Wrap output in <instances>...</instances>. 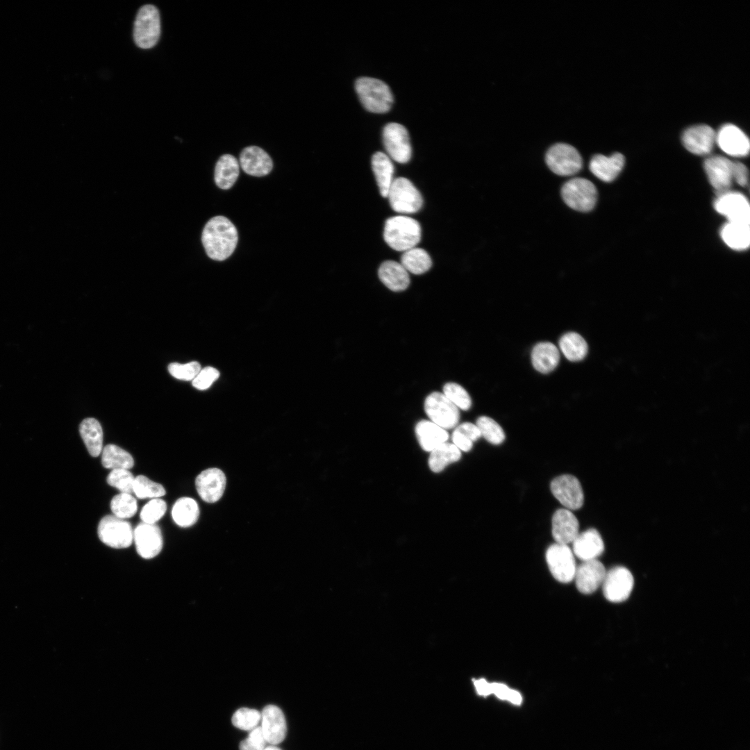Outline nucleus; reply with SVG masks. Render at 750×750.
<instances>
[{"mask_svg":"<svg viewBox=\"0 0 750 750\" xmlns=\"http://www.w3.org/2000/svg\"><path fill=\"white\" fill-rule=\"evenodd\" d=\"M238 241V231L226 217L215 216L206 224L201 242L206 253L212 260L222 261L233 253Z\"/></svg>","mask_w":750,"mask_h":750,"instance_id":"obj_1","label":"nucleus"},{"mask_svg":"<svg viewBox=\"0 0 750 750\" xmlns=\"http://www.w3.org/2000/svg\"><path fill=\"white\" fill-rule=\"evenodd\" d=\"M383 237L392 249L406 251L419 242L422 229L419 222L410 217L394 216L385 221Z\"/></svg>","mask_w":750,"mask_h":750,"instance_id":"obj_2","label":"nucleus"},{"mask_svg":"<svg viewBox=\"0 0 750 750\" xmlns=\"http://www.w3.org/2000/svg\"><path fill=\"white\" fill-rule=\"evenodd\" d=\"M355 88L360 102L368 111L384 113L391 108L392 93L383 81L372 77H360L356 80Z\"/></svg>","mask_w":750,"mask_h":750,"instance_id":"obj_3","label":"nucleus"},{"mask_svg":"<svg viewBox=\"0 0 750 750\" xmlns=\"http://www.w3.org/2000/svg\"><path fill=\"white\" fill-rule=\"evenodd\" d=\"M160 18L158 10L153 5L142 6L136 15L133 38L138 47L147 49L154 47L160 35Z\"/></svg>","mask_w":750,"mask_h":750,"instance_id":"obj_4","label":"nucleus"},{"mask_svg":"<svg viewBox=\"0 0 750 750\" xmlns=\"http://www.w3.org/2000/svg\"><path fill=\"white\" fill-rule=\"evenodd\" d=\"M565 203L571 208L580 212L592 210L597 201L595 185L584 178H574L567 181L561 188Z\"/></svg>","mask_w":750,"mask_h":750,"instance_id":"obj_5","label":"nucleus"},{"mask_svg":"<svg viewBox=\"0 0 750 750\" xmlns=\"http://www.w3.org/2000/svg\"><path fill=\"white\" fill-rule=\"evenodd\" d=\"M545 160L549 168L559 176H572L583 167V159L578 150L566 143H557L547 151Z\"/></svg>","mask_w":750,"mask_h":750,"instance_id":"obj_6","label":"nucleus"},{"mask_svg":"<svg viewBox=\"0 0 750 750\" xmlns=\"http://www.w3.org/2000/svg\"><path fill=\"white\" fill-rule=\"evenodd\" d=\"M388 197L392 208L401 213H415L423 204L422 197L412 183L406 178L393 180Z\"/></svg>","mask_w":750,"mask_h":750,"instance_id":"obj_7","label":"nucleus"},{"mask_svg":"<svg viewBox=\"0 0 750 750\" xmlns=\"http://www.w3.org/2000/svg\"><path fill=\"white\" fill-rule=\"evenodd\" d=\"M100 540L114 549L127 548L133 541V530L129 522L114 515L103 517L99 523Z\"/></svg>","mask_w":750,"mask_h":750,"instance_id":"obj_8","label":"nucleus"},{"mask_svg":"<svg viewBox=\"0 0 750 750\" xmlns=\"http://www.w3.org/2000/svg\"><path fill=\"white\" fill-rule=\"evenodd\" d=\"M424 410L430 421L444 429L455 428L459 422V409L442 392H433L424 401Z\"/></svg>","mask_w":750,"mask_h":750,"instance_id":"obj_9","label":"nucleus"},{"mask_svg":"<svg viewBox=\"0 0 750 750\" xmlns=\"http://www.w3.org/2000/svg\"><path fill=\"white\" fill-rule=\"evenodd\" d=\"M713 206L718 213L727 219V222L749 224V203L743 194L728 190L717 194Z\"/></svg>","mask_w":750,"mask_h":750,"instance_id":"obj_10","label":"nucleus"},{"mask_svg":"<svg viewBox=\"0 0 750 750\" xmlns=\"http://www.w3.org/2000/svg\"><path fill=\"white\" fill-rule=\"evenodd\" d=\"M546 560L557 581L569 583L574 579L576 565L573 551L567 544L556 542L551 545L546 551Z\"/></svg>","mask_w":750,"mask_h":750,"instance_id":"obj_11","label":"nucleus"},{"mask_svg":"<svg viewBox=\"0 0 750 750\" xmlns=\"http://www.w3.org/2000/svg\"><path fill=\"white\" fill-rule=\"evenodd\" d=\"M601 585L607 600L620 603L629 597L633 588L634 579L627 568L617 566L606 572Z\"/></svg>","mask_w":750,"mask_h":750,"instance_id":"obj_12","label":"nucleus"},{"mask_svg":"<svg viewBox=\"0 0 750 750\" xmlns=\"http://www.w3.org/2000/svg\"><path fill=\"white\" fill-rule=\"evenodd\" d=\"M383 141L390 157L399 163L408 162L412 154L410 138L407 129L401 124H388L383 131Z\"/></svg>","mask_w":750,"mask_h":750,"instance_id":"obj_13","label":"nucleus"},{"mask_svg":"<svg viewBox=\"0 0 750 750\" xmlns=\"http://www.w3.org/2000/svg\"><path fill=\"white\" fill-rule=\"evenodd\" d=\"M553 495L569 510L581 508L584 494L579 480L571 474H562L553 478L550 485Z\"/></svg>","mask_w":750,"mask_h":750,"instance_id":"obj_14","label":"nucleus"},{"mask_svg":"<svg viewBox=\"0 0 750 750\" xmlns=\"http://www.w3.org/2000/svg\"><path fill=\"white\" fill-rule=\"evenodd\" d=\"M733 161L722 156H711L703 162L708 179L717 194L730 190L733 183Z\"/></svg>","mask_w":750,"mask_h":750,"instance_id":"obj_15","label":"nucleus"},{"mask_svg":"<svg viewBox=\"0 0 750 750\" xmlns=\"http://www.w3.org/2000/svg\"><path fill=\"white\" fill-rule=\"evenodd\" d=\"M715 143L726 154L744 157L749 154L750 142L745 133L732 124L723 125L716 133Z\"/></svg>","mask_w":750,"mask_h":750,"instance_id":"obj_16","label":"nucleus"},{"mask_svg":"<svg viewBox=\"0 0 750 750\" xmlns=\"http://www.w3.org/2000/svg\"><path fill=\"white\" fill-rule=\"evenodd\" d=\"M133 541L138 553L145 559L156 557L162 548L161 531L155 524H139L133 531Z\"/></svg>","mask_w":750,"mask_h":750,"instance_id":"obj_17","label":"nucleus"},{"mask_svg":"<svg viewBox=\"0 0 750 750\" xmlns=\"http://www.w3.org/2000/svg\"><path fill=\"white\" fill-rule=\"evenodd\" d=\"M681 140L685 148L693 154H709L715 144L716 132L706 124L690 126L684 131Z\"/></svg>","mask_w":750,"mask_h":750,"instance_id":"obj_18","label":"nucleus"},{"mask_svg":"<svg viewBox=\"0 0 750 750\" xmlns=\"http://www.w3.org/2000/svg\"><path fill=\"white\" fill-rule=\"evenodd\" d=\"M226 483L225 474L217 468H209L201 472L195 480L199 495L208 503L216 502L222 497Z\"/></svg>","mask_w":750,"mask_h":750,"instance_id":"obj_19","label":"nucleus"},{"mask_svg":"<svg viewBox=\"0 0 750 750\" xmlns=\"http://www.w3.org/2000/svg\"><path fill=\"white\" fill-rule=\"evenodd\" d=\"M606 570L598 560L583 561L576 567L574 579L583 594H592L603 583Z\"/></svg>","mask_w":750,"mask_h":750,"instance_id":"obj_20","label":"nucleus"},{"mask_svg":"<svg viewBox=\"0 0 750 750\" xmlns=\"http://www.w3.org/2000/svg\"><path fill=\"white\" fill-rule=\"evenodd\" d=\"M261 729L267 743L282 742L287 733V725L282 710L274 705L266 706L261 712Z\"/></svg>","mask_w":750,"mask_h":750,"instance_id":"obj_21","label":"nucleus"},{"mask_svg":"<svg viewBox=\"0 0 750 750\" xmlns=\"http://www.w3.org/2000/svg\"><path fill=\"white\" fill-rule=\"evenodd\" d=\"M239 162L242 170L249 175L260 177L267 175L273 168L269 154L258 146L245 147L240 153Z\"/></svg>","mask_w":750,"mask_h":750,"instance_id":"obj_22","label":"nucleus"},{"mask_svg":"<svg viewBox=\"0 0 750 750\" xmlns=\"http://www.w3.org/2000/svg\"><path fill=\"white\" fill-rule=\"evenodd\" d=\"M551 533L556 543L568 544L578 535L579 523L574 514L567 508L555 511L551 519Z\"/></svg>","mask_w":750,"mask_h":750,"instance_id":"obj_23","label":"nucleus"},{"mask_svg":"<svg viewBox=\"0 0 750 750\" xmlns=\"http://www.w3.org/2000/svg\"><path fill=\"white\" fill-rule=\"evenodd\" d=\"M572 543L574 555L583 561L596 560L604 551L603 539L594 528L578 533Z\"/></svg>","mask_w":750,"mask_h":750,"instance_id":"obj_24","label":"nucleus"},{"mask_svg":"<svg viewBox=\"0 0 750 750\" xmlns=\"http://www.w3.org/2000/svg\"><path fill=\"white\" fill-rule=\"evenodd\" d=\"M624 164V156L620 153H614L609 156L597 154L591 158L589 168L597 178L609 183L618 176Z\"/></svg>","mask_w":750,"mask_h":750,"instance_id":"obj_25","label":"nucleus"},{"mask_svg":"<svg viewBox=\"0 0 750 750\" xmlns=\"http://www.w3.org/2000/svg\"><path fill=\"white\" fill-rule=\"evenodd\" d=\"M378 274L381 281L394 292L403 291L410 284L408 272L401 263L394 260H386L382 262Z\"/></svg>","mask_w":750,"mask_h":750,"instance_id":"obj_26","label":"nucleus"},{"mask_svg":"<svg viewBox=\"0 0 750 750\" xmlns=\"http://www.w3.org/2000/svg\"><path fill=\"white\" fill-rule=\"evenodd\" d=\"M415 434L421 447L429 452L447 442L449 439L447 430L426 419H422L416 424Z\"/></svg>","mask_w":750,"mask_h":750,"instance_id":"obj_27","label":"nucleus"},{"mask_svg":"<svg viewBox=\"0 0 750 750\" xmlns=\"http://www.w3.org/2000/svg\"><path fill=\"white\" fill-rule=\"evenodd\" d=\"M559 360L558 349L549 342L538 343L531 351L532 365L538 372L542 374L552 372L558 366Z\"/></svg>","mask_w":750,"mask_h":750,"instance_id":"obj_28","label":"nucleus"},{"mask_svg":"<svg viewBox=\"0 0 750 750\" xmlns=\"http://www.w3.org/2000/svg\"><path fill=\"white\" fill-rule=\"evenodd\" d=\"M239 174L240 165L238 159L231 154H224L215 165V182L221 189H230L236 182Z\"/></svg>","mask_w":750,"mask_h":750,"instance_id":"obj_29","label":"nucleus"},{"mask_svg":"<svg viewBox=\"0 0 750 750\" xmlns=\"http://www.w3.org/2000/svg\"><path fill=\"white\" fill-rule=\"evenodd\" d=\"M372 167L381 196L388 197L394 180V165L391 159L383 152H376L372 158Z\"/></svg>","mask_w":750,"mask_h":750,"instance_id":"obj_30","label":"nucleus"},{"mask_svg":"<svg viewBox=\"0 0 750 750\" xmlns=\"http://www.w3.org/2000/svg\"><path fill=\"white\" fill-rule=\"evenodd\" d=\"M720 235L724 242L733 250L743 251L749 247V224L727 222L722 227Z\"/></svg>","mask_w":750,"mask_h":750,"instance_id":"obj_31","label":"nucleus"},{"mask_svg":"<svg viewBox=\"0 0 750 750\" xmlns=\"http://www.w3.org/2000/svg\"><path fill=\"white\" fill-rule=\"evenodd\" d=\"M79 432L89 453L93 457L99 456L103 449V431L100 423L94 418H85L80 424Z\"/></svg>","mask_w":750,"mask_h":750,"instance_id":"obj_32","label":"nucleus"},{"mask_svg":"<svg viewBox=\"0 0 750 750\" xmlns=\"http://www.w3.org/2000/svg\"><path fill=\"white\" fill-rule=\"evenodd\" d=\"M460 458L461 451L453 443L446 442L430 452L428 466L432 472H440L448 465L458 461Z\"/></svg>","mask_w":750,"mask_h":750,"instance_id":"obj_33","label":"nucleus"},{"mask_svg":"<svg viewBox=\"0 0 750 750\" xmlns=\"http://www.w3.org/2000/svg\"><path fill=\"white\" fill-rule=\"evenodd\" d=\"M172 516L174 522L181 527H190L194 525L199 516V508L195 500L190 497L178 499L172 509Z\"/></svg>","mask_w":750,"mask_h":750,"instance_id":"obj_34","label":"nucleus"},{"mask_svg":"<svg viewBox=\"0 0 750 750\" xmlns=\"http://www.w3.org/2000/svg\"><path fill=\"white\" fill-rule=\"evenodd\" d=\"M558 344L565 357L572 362L583 360L588 351V344L585 339L575 332L565 333L560 338Z\"/></svg>","mask_w":750,"mask_h":750,"instance_id":"obj_35","label":"nucleus"},{"mask_svg":"<svg viewBox=\"0 0 750 750\" xmlns=\"http://www.w3.org/2000/svg\"><path fill=\"white\" fill-rule=\"evenodd\" d=\"M401 265L407 272L419 275L430 269L432 260L424 249L414 247L403 252L401 257Z\"/></svg>","mask_w":750,"mask_h":750,"instance_id":"obj_36","label":"nucleus"},{"mask_svg":"<svg viewBox=\"0 0 750 750\" xmlns=\"http://www.w3.org/2000/svg\"><path fill=\"white\" fill-rule=\"evenodd\" d=\"M101 463L105 468L129 469L134 465L132 456L119 447L109 444L102 449Z\"/></svg>","mask_w":750,"mask_h":750,"instance_id":"obj_37","label":"nucleus"},{"mask_svg":"<svg viewBox=\"0 0 750 750\" xmlns=\"http://www.w3.org/2000/svg\"><path fill=\"white\" fill-rule=\"evenodd\" d=\"M476 425L481 432V437H483L488 442L498 445L505 440L504 431L492 418L481 416L476 419Z\"/></svg>","mask_w":750,"mask_h":750,"instance_id":"obj_38","label":"nucleus"},{"mask_svg":"<svg viewBox=\"0 0 750 750\" xmlns=\"http://www.w3.org/2000/svg\"><path fill=\"white\" fill-rule=\"evenodd\" d=\"M133 492L138 498L143 499L159 498L164 496L166 491L161 484L152 481L145 476L139 475L135 477Z\"/></svg>","mask_w":750,"mask_h":750,"instance_id":"obj_39","label":"nucleus"},{"mask_svg":"<svg viewBox=\"0 0 750 750\" xmlns=\"http://www.w3.org/2000/svg\"><path fill=\"white\" fill-rule=\"evenodd\" d=\"M110 509L113 515L119 518H130L137 512V501L131 494L120 493L112 499Z\"/></svg>","mask_w":750,"mask_h":750,"instance_id":"obj_40","label":"nucleus"},{"mask_svg":"<svg viewBox=\"0 0 750 750\" xmlns=\"http://www.w3.org/2000/svg\"><path fill=\"white\" fill-rule=\"evenodd\" d=\"M442 393L458 409L468 410L472 406V399L467 390L456 383H447L443 386Z\"/></svg>","mask_w":750,"mask_h":750,"instance_id":"obj_41","label":"nucleus"},{"mask_svg":"<svg viewBox=\"0 0 750 750\" xmlns=\"http://www.w3.org/2000/svg\"><path fill=\"white\" fill-rule=\"evenodd\" d=\"M260 721L261 713L257 710L248 708L237 710L231 719L233 726L244 731H251L254 728Z\"/></svg>","mask_w":750,"mask_h":750,"instance_id":"obj_42","label":"nucleus"},{"mask_svg":"<svg viewBox=\"0 0 750 750\" xmlns=\"http://www.w3.org/2000/svg\"><path fill=\"white\" fill-rule=\"evenodd\" d=\"M107 483L121 493H133L135 477L128 469H112L107 476Z\"/></svg>","mask_w":750,"mask_h":750,"instance_id":"obj_43","label":"nucleus"},{"mask_svg":"<svg viewBox=\"0 0 750 750\" xmlns=\"http://www.w3.org/2000/svg\"><path fill=\"white\" fill-rule=\"evenodd\" d=\"M167 510V504L165 501L156 498L149 501L145 504L140 512V519L142 522L153 524L160 519Z\"/></svg>","mask_w":750,"mask_h":750,"instance_id":"obj_44","label":"nucleus"},{"mask_svg":"<svg viewBox=\"0 0 750 750\" xmlns=\"http://www.w3.org/2000/svg\"><path fill=\"white\" fill-rule=\"evenodd\" d=\"M172 376L182 381H192L201 370V365L197 361L185 364L172 362L168 366Z\"/></svg>","mask_w":750,"mask_h":750,"instance_id":"obj_45","label":"nucleus"},{"mask_svg":"<svg viewBox=\"0 0 750 750\" xmlns=\"http://www.w3.org/2000/svg\"><path fill=\"white\" fill-rule=\"evenodd\" d=\"M266 740L260 726L251 729L248 737L240 743V750H263Z\"/></svg>","mask_w":750,"mask_h":750,"instance_id":"obj_46","label":"nucleus"},{"mask_svg":"<svg viewBox=\"0 0 750 750\" xmlns=\"http://www.w3.org/2000/svg\"><path fill=\"white\" fill-rule=\"evenodd\" d=\"M491 693L501 700L520 705L522 701L521 694L517 690L510 689L506 685L501 683H491Z\"/></svg>","mask_w":750,"mask_h":750,"instance_id":"obj_47","label":"nucleus"},{"mask_svg":"<svg viewBox=\"0 0 750 750\" xmlns=\"http://www.w3.org/2000/svg\"><path fill=\"white\" fill-rule=\"evenodd\" d=\"M219 372L212 367H206L200 370L192 380V385L198 390L208 389L219 377Z\"/></svg>","mask_w":750,"mask_h":750,"instance_id":"obj_48","label":"nucleus"},{"mask_svg":"<svg viewBox=\"0 0 750 750\" xmlns=\"http://www.w3.org/2000/svg\"><path fill=\"white\" fill-rule=\"evenodd\" d=\"M749 173L747 167L742 162L733 161V180L738 185L744 187L748 184Z\"/></svg>","mask_w":750,"mask_h":750,"instance_id":"obj_49","label":"nucleus"},{"mask_svg":"<svg viewBox=\"0 0 750 750\" xmlns=\"http://www.w3.org/2000/svg\"><path fill=\"white\" fill-rule=\"evenodd\" d=\"M455 430L465 435L473 442L481 437V432L476 424L471 422H464L457 425Z\"/></svg>","mask_w":750,"mask_h":750,"instance_id":"obj_50","label":"nucleus"},{"mask_svg":"<svg viewBox=\"0 0 750 750\" xmlns=\"http://www.w3.org/2000/svg\"><path fill=\"white\" fill-rule=\"evenodd\" d=\"M453 444L461 451H469L473 447V442L465 435L454 429L452 433Z\"/></svg>","mask_w":750,"mask_h":750,"instance_id":"obj_51","label":"nucleus"},{"mask_svg":"<svg viewBox=\"0 0 750 750\" xmlns=\"http://www.w3.org/2000/svg\"><path fill=\"white\" fill-rule=\"evenodd\" d=\"M474 685L478 694L483 697L491 694V683L484 678L474 680Z\"/></svg>","mask_w":750,"mask_h":750,"instance_id":"obj_52","label":"nucleus"},{"mask_svg":"<svg viewBox=\"0 0 750 750\" xmlns=\"http://www.w3.org/2000/svg\"><path fill=\"white\" fill-rule=\"evenodd\" d=\"M263 750H281V749L280 748L276 747L275 745H269V746L265 747V748Z\"/></svg>","mask_w":750,"mask_h":750,"instance_id":"obj_53","label":"nucleus"}]
</instances>
